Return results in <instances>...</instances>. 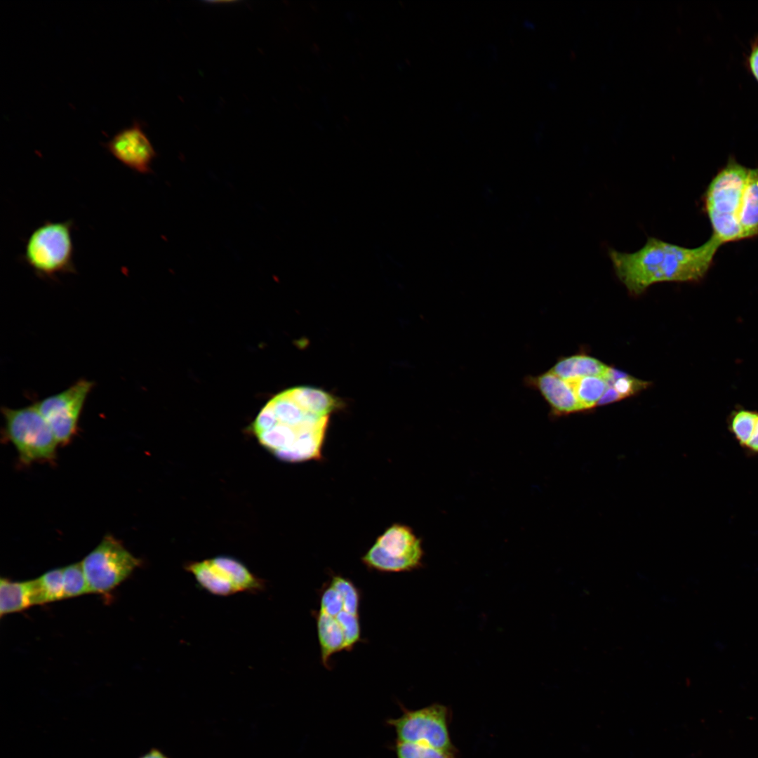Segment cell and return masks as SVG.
I'll return each mask as SVG.
<instances>
[{
	"label": "cell",
	"instance_id": "obj_18",
	"mask_svg": "<svg viewBox=\"0 0 758 758\" xmlns=\"http://www.w3.org/2000/svg\"><path fill=\"white\" fill-rule=\"evenodd\" d=\"M291 397L306 412L328 416L340 406L339 401L330 394L311 387H296L287 390Z\"/></svg>",
	"mask_w": 758,
	"mask_h": 758
},
{
	"label": "cell",
	"instance_id": "obj_12",
	"mask_svg": "<svg viewBox=\"0 0 758 758\" xmlns=\"http://www.w3.org/2000/svg\"><path fill=\"white\" fill-rule=\"evenodd\" d=\"M524 385L540 394L554 416L583 411L570 383L550 370L538 375H526L524 378Z\"/></svg>",
	"mask_w": 758,
	"mask_h": 758
},
{
	"label": "cell",
	"instance_id": "obj_13",
	"mask_svg": "<svg viewBox=\"0 0 758 758\" xmlns=\"http://www.w3.org/2000/svg\"><path fill=\"white\" fill-rule=\"evenodd\" d=\"M328 421V417L325 416L314 425L299 427L295 441L287 448L273 452L274 454L278 459L291 463L319 460Z\"/></svg>",
	"mask_w": 758,
	"mask_h": 758
},
{
	"label": "cell",
	"instance_id": "obj_6",
	"mask_svg": "<svg viewBox=\"0 0 758 758\" xmlns=\"http://www.w3.org/2000/svg\"><path fill=\"white\" fill-rule=\"evenodd\" d=\"M197 583L208 593L228 597L238 593H258L265 588V581L253 573L238 559L220 555L185 566Z\"/></svg>",
	"mask_w": 758,
	"mask_h": 758
},
{
	"label": "cell",
	"instance_id": "obj_23",
	"mask_svg": "<svg viewBox=\"0 0 758 758\" xmlns=\"http://www.w3.org/2000/svg\"><path fill=\"white\" fill-rule=\"evenodd\" d=\"M604 377L609 385L615 390L620 399L634 395L646 388L649 384L611 367H609Z\"/></svg>",
	"mask_w": 758,
	"mask_h": 758
},
{
	"label": "cell",
	"instance_id": "obj_14",
	"mask_svg": "<svg viewBox=\"0 0 758 758\" xmlns=\"http://www.w3.org/2000/svg\"><path fill=\"white\" fill-rule=\"evenodd\" d=\"M727 428L748 456H758V411L739 407L727 418Z\"/></svg>",
	"mask_w": 758,
	"mask_h": 758
},
{
	"label": "cell",
	"instance_id": "obj_17",
	"mask_svg": "<svg viewBox=\"0 0 758 758\" xmlns=\"http://www.w3.org/2000/svg\"><path fill=\"white\" fill-rule=\"evenodd\" d=\"M609 366L587 354H574L561 358L550 369L559 377L573 380L586 376H605Z\"/></svg>",
	"mask_w": 758,
	"mask_h": 758
},
{
	"label": "cell",
	"instance_id": "obj_28",
	"mask_svg": "<svg viewBox=\"0 0 758 758\" xmlns=\"http://www.w3.org/2000/svg\"><path fill=\"white\" fill-rule=\"evenodd\" d=\"M138 758H169L163 751L157 747L149 749Z\"/></svg>",
	"mask_w": 758,
	"mask_h": 758
},
{
	"label": "cell",
	"instance_id": "obj_1",
	"mask_svg": "<svg viewBox=\"0 0 758 758\" xmlns=\"http://www.w3.org/2000/svg\"><path fill=\"white\" fill-rule=\"evenodd\" d=\"M721 246L712 236L694 248L651 237L637 251L627 253L610 248L609 256L620 282L630 294L639 295L656 283L702 281Z\"/></svg>",
	"mask_w": 758,
	"mask_h": 758
},
{
	"label": "cell",
	"instance_id": "obj_7",
	"mask_svg": "<svg viewBox=\"0 0 758 758\" xmlns=\"http://www.w3.org/2000/svg\"><path fill=\"white\" fill-rule=\"evenodd\" d=\"M81 564L90 592L107 593L125 580L141 561L109 534Z\"/></svg>",
	"mask_w": 758,
	"mask_h": 758
},
{
	"label": "cell",
	"instance_id": "obj_22",
	"mask_svg": "<svg viewBox=\"0 0 758 758\" xmlns=\"http://www.w3.org/2000/svg\"><path fill=\"white\" fill-rule=\"evenodd\" d=\"M296 428L278 423L272 428L258 434L259 442L273 452L291 446L296 440Z\"/></svg>",
	"mask_w": 758,
	"mask_h": 758
},
{
	"label": "cell",
	"instance_id": "obj_8",
	"mask_svg": "<svg viewBox=\"0 0 758 758\" xmlns=\"http://www.w3.org/2000/svg\"><path fill=\"white\" fill-rule=\"evenodd\" d=\"M421 540L405 525L389 527L363 556L368 568L385 573L410 571L421 566Z\"/></svg>",
	"mask_w": 758,
	"mask_h": 758
},
{
	"label": "cell",
	"instance_id": "obj_3",
	"mask_svg": "<svg viewBox=\"0 0 758 758\" xmlns=\"http://www.w3.org/2000/svg\"><path fill=\"white\" fill-rule=\"evenodd\" d=\"M360 601L359 590L350 579L333 576L321 591L315 614L317 634L351 651L361 640Z\"/></svg>",
	"mask_w": 758,
	"mask_h": 758
},
{
	"label": "cell",
	"instance_id": "obj_21",
	"mask_svg": "<svg viewBox=\"0 0 758 758\" xmlns=\"http://www.w3.org/2000/svg\"><path fill=\"white\" fill-rule=\"evenodd\" d=\"M38 604L65 599L63 568H55L35 579Z\"/></svg>",
	"mask_w": 758,
	"mask_h": 758
},
{
	"label": "cell",
	"instance_id": "obj_16",
	"mask_svg": "<svg viewBox=\"0 0 758 758\" xmlns=\"http://www.w3.org/2000/svg\"><path fill=\"white\" fill-rule=\"evenodd\" d=\"M741 240L758 237V168H749L739 213Z\"/></svg>",
	"mask_w": 758,
	"mask_h": 758
},
{
	"label": "cell",
	"instance_id": "obj_26",
	"mask_svg": "<svg viewBox=\"0 0 758 758\" xmlns=\"http://www.w3.org/2000/svg\"><path fill=\"white\" fill-rule=\"evenodd\" d=\"M278 423L274 408L269 401L260 411L252 425V431L256 434L267 431Z\"/></svg>",
	"mask_w": 758,
	"mask_h": 758
},
{
	"label": "cell",
	"instance_id": "obj_19",
	"mask_svg": "<svg viewBox=\"0 0 758 758\" xmlns=\"http://www.w3.org/2000/svg\"><path fill=\"white\" fill-rule=\"evenodd\" d=\"M568 381L583 411L597 406L609 386L604 376H586Z\"/></svg>",
	"mask_w": 758,
	"mask_h": 758
},
{
	"label": "cell",
	"instance_id": "obj_11",
	"mask_svg": "<svg viewBox=\"0 0 758 758\" xmlns=\"http://www.w3.org/2000/svg\"><path fill=\"white\" fill-rule=\"evenodd\" d=\"M117 161L132 171L148 174L157 154L145 133L142 124L135 120L132 125L116 133L103 144Z\"/></svg>",
	"mask_w": 758,
	"mask_h": 758
},
{
	"label": "cell",
	"instance_id": "obj_25",
	"mask_svg": "<svg viewBox=\"0 0 758 758\" xmlns=\"http://www.w3.org/2000/svg\"><path fill=\"white\" fill-rule=\"evenodd\" d=\"M394 751L396 758H456V754L422 744L398 740L394 745Z\"/></svg>",
	"mask_w": 758,
	"mask_h": 758
},
{
	"label": "cell",
	"instance_id": "obj_20",
	"mask_svg": "<svg viewBox=\"0 0 758 758\" xmlns=\"http://www.w3.org/2000/svg\"><path fill=\"white\" fill-rule=\"evenodd\" d=\"M278 423L298 429L305 421L308 412L303 410L289 395L282 392L270 401Z\"/></svg>",
	"mask_w": 758,
	"mask_h": 758
},
{
	"label": "cell",
	"instance_id": "obj_5",
	"mask_svg": "<svg viewBox=\"0 0 758 758\" xmlns=\"http://www.w3.org/2000/svg\"><path fill=\"white\" fill-rule=\"evenodd\" d=\"M6 437L15 446L22 463L52 462L59 445L50 426L34 404L20 408H1Z\"/></svg>",
	"mask_w": 758,
	"mask_h": 758
},
{
	"label": "cell",
	"instance_id": "obj_9",
	"mask_svg": "<svg viewBox=\"0 0 758 758\" xmlns=\"http://www.w3.org/2000/svg\"><path fill=\"white\" fill-rule=\"evenodd\" d=\"M448 719V709L434 703L414 710L403 709L399 717L389 719L387 724L394 728L398 741L422 744L456 754Z\"/></svg>",
	"mask_w": 758,
	"mask_h": 758
},
{
	"label": "cell",
	"instance_id": "obj_2",
	"mask_svg": "<svg viewBox=\"0 0 758 758\" xmlns=\"http://www.w3.org/2000/svg\"><path fill=\"white\" fill-rule=\"evenodd\" d=\"M748 169L730 157L703 194V210L712 227V237L722 245L741 240L739 213Z\"/></svg>",
	"mask_w": 758,
	"mask_h": 758
},
{
	"label": "cell",
	"instance_id": "obj_15",
	"mask_svg": "<svg viewBox=\"0 0 758 758\" xmlns=\"http://www.w3.org/2000/svg\"><path fill=\"white\" fill-rule=\"evenodd\" d=\"M38 604L35 580L15 582L0 580V615L19 612Z\"/></svg>",
	"mask_w": 758,
	"mask_h": 758
},
{
	"label": "cell",
	"instance_id": "obj_27",
	"mask_svg": "<svg viewBox=\"0 0 758 758\" xmlns=\"http://www.w3.org/2000/svg\"><path fill=\"white\" fill-rule=\"evenodd\" d=\"M748 63L752 74L758 81V45L752 48L748 58Z\"/></svg>",
	"mask_w": 758,
	"mask_h": 758
},
{
	"label": "cell",
	"instance_id": "obj_10",
	"mask_svg": "<svg viewBox=\"0 0 758 758\" xmlns=\"http://www.w3.org/2000/svg\"><path fill=\"white\" fill-rule=\"evenodd\" d=\"M94 383L80 379L65 390L34 404L58 442L66 445L77 432L79 417Z\"/></svg>",
	"mask_w": 758,
	"mask_h": 758
},
{
	"label": "cell",
	"instance_id": "obj_24",
	"mask_svg": "<svg viewBox=\"0 0 758 758\" xmlns=\"http://www.w3.org/2000/svg\"><path fill=\"white\" fill-rule=\"evenodd\" d=\"M63 586L65 599L90 592L81 562L63 568Z\"/></svg>",
	"mask_w": 758,
	"mask_h": 758
},
{
	"label": "cell",
	"instance_id": "obj_4",
	"mask_svg": "<svg viewBox=\"0 0 758 758\" xmlns=\"http://www.w3.org/2000/svg\"><path fill=\"white\" fill-rule=\"evenodd\" d=\"M74 222L47 220L34 229L25 246L22 259L41 278L76 273L72 239Z\"/></svg>",
	"mask_w": 758,
	"mask_h": 758
}]
</instances>
